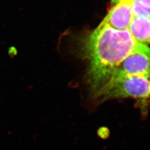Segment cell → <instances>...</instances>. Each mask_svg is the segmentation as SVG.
<instances>
[{
	"label": "cell",
	"instance_id": "obj_1",
	"mask_svg": "<svg viewBox=\"0 0 150 150\" xmlns=\"http://www.w3.org/2000/svg\"><path fill=\"white\" fill-rule=\"evenodd\" d=\"M137 44L128 30H117L101 23L92 32L83 48L89 62L88 80L95 91L108 80Z\"/></svg>",
	"mask_w": 150,
	"mask_h": 150
},
{
	"label": "cell",
	"instance_id": "obj_2",
	"mask_svg": "<svg viewBox=\"0 0 150 150\" xmlns=\"http://www.w3.org/2000/svg\"><path fill=\"white\" fill-rule=\"evenodd\" d=\"M96 96L100 100L120 97H148L150 96V80L139 76L111 77L96 91Z\"/></svg>",
	"mask_w": 150,
	"mask_h": 150
},
{
	"label": "cell",
	"instance_id": "obj_3",
	"mask_svg": "<svg viewBox=\"0 0 150 150\" xmlns=\"http://www.w3.org/2000/svg\"><path fill=\"white\" fill-rule=\"evenodd\" d=\"M119 76L150 78V48L146 45L137 43L134 51L118 64L110 78Z\"/></svg>",
	"mask_w": 150,
	"mask_h": 150
},
{
	"label": "cell",
	"instance_id": "obj_4",
	"mask_svg": "<svg viewBox=\"0 0 150 150\" xmlns=\"http://www.w3.org/2000/svg\"><path fill=\"white\" fill-rule=\"evenodd\" d=\"M133 0H121L113 6L101 23L117 30H128L134 17Z\"/></svg>",
	"mask_w": 150,
	"mask_h": 150
},
{
	"label": "cell",
	"instance_id": "obj_5",
	"mask_svg": "<svg viewBox=\"0 0 150 150\" xmlns=\"http://www.w3.org/2000/svg\"><path fill=\"white\" fill-rule=\"evenodd\" d=\"M128 30L137 43H150V17L134 16Z\"/></svg>",
	"mask_w": 150,
	"mask_h": 150
},
{
	"label": "cell",
	"instance_id": "obj_6",
	"mask_svg": "<svg viewBox=\"0 0 150 150\" xmlns=\"http://www.w3.org/2000/svg\"><path fill=\"white\" fill-rule=\"evenodd\" d=\"M132 9L134 16L150 17V8L144 5L139 0L132 1Z\"/></svg>",
	"mask_w": 150,
	"mask_h": 150
},
{
	"label": "cell",
	"instance_id": "obj_7",
	"mask_svg": "<svg viewBox=\"0 0 150 150\" xmlns=\"http://www.w3.org/2000/svg\"><path fill=\"white\" fill-rule=\"evenodd\" d=\"M144 5L150 8V0H139Z\"/></svg>",
	"mask_w": 150,
	"mask_h": 150
},
{
	"label": "cell",
	"instance_id": "obj_8",
	"mask_svg": "<svg viewBox=\"0 0 150 150\" xmlns=\"http://www.w3.org/2000/svg\"><path fill=\"white\" fill-rule=\"evenodd\" d=\"M121 0H111V3L112 5H116Z\"/></svg>",
	"mask_w": 150,
	"mask_h": 150
}]
</instances>
